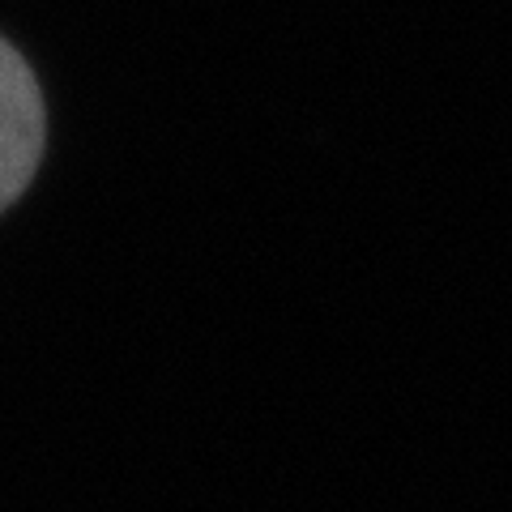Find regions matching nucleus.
<instances>
[{"mask_svg": "<svg viewBox=\"0 0 512 512\" xmlns=\"http://www.w3.org/2000/svg\"><path fill=\"white\" fill-rule=\"evenodd\" d=\"M47 116L30 64L0 39V214L30 188L43 158Z\"/></svg>", "mask_w": 512, "mask_h": 512, "instance_id": "obj_1", "label": "nucleus"}]
</instances>
